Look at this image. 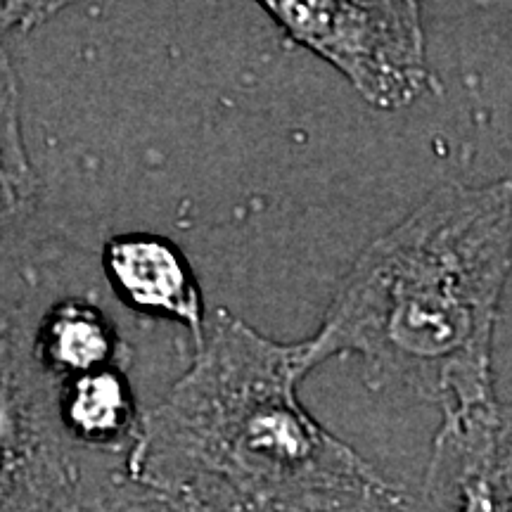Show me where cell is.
<instances>
[{"mask_svg":"<svg viewBox=\"0 0 512 512\" xmlns=\"http://www.w3.org/2000/svg\"><path fill=\"white\" fill-rule=\"evenodd\" d=\"M512 268V181L444 183L363 249L306 366L349 358L373 392L401 389L441 413L498 401L494 335Z\"/></svg>","mask_w":512,"mask_h":512,"instance_id":"6da1fadb","label":"cell"},{"mask_svg":"<svg viewBox=\"0 0 512 512\" xmlns=\"http://www.w3.org/2000/svg\"><path fill=\"white\" fill-rule=\"evenodd\" d=\"M304 342L219 309L190 368L143 413L128 475L209 512H325L394 489L299 401Z\"/></svg>","mask_w":512,"mask_h":512,"instance_id":"7a4b0ae2","label":"cell"},{"mask_svg":"<svg viewBox=\"0 0 512 512\" xmlns=\"http://www.w3.org/2000/svg\"><path fill=\"white\" fill-rule=\"evenodd\" d=\"M266 15L335 67L377 110H401L437 91L425 29L411 0H268Z\"/></svg>","mask_w":512,"mask_h":512,"instance_id":"3957f363","label":"cell"},{"mask_svg":"<svg viewBox=\"0 0 512 512\" xmlns=\"http://www.w3.org/2000/svg\"><path fill=\"white\" fill-rule=\"evenodd\" d=\"M91 458L57 425L55 382L31 358L29 325L0 311V512H62Z\"/></svg>","mask_w":512,"mask_h":512,"instance_id":"277c9868","label":"cell"},{"mask_svg":"<svg viewBox=\"0 0 512 512\" xmlns=\"http://www.w3.org/2000/svg\"><path fill=\"white\" fill-rule=\"evenodd\" d=\"M413 512H512V403L444 415Z\"/></svg>","mask_w":512,"mask_h":512,"instance_id":"5b68a950","label":"cell"},{"mask_svg":"<svg viewBox=\"0 0 512 512\" xmlns=\"http://www.w3.org/2000/svg\"><path fill=\"white\" fill-rule=\"evenodd\" d=\"M100 266L126 309L178 323L200 347L207 306L190 261L174 242L155 233L114 235L102 245Z\"/></svg>","mask_w":512,"mask_h":512,"instance_id":"8992f818","label":"cell"},{"mask_svg":"<svg viewBox=\"0 0 512 512\" xmlns=\"http://www.w3.org/2000/svg\"><path fill=\"white\" fill-rule=\"evenodd\" d=\"M31 358L55 384L98 370L131 366L133 354L117 323L86 297L50 304L29 328Z\"/></svg>","mask_w":512,"mask_h":512,"instance_id":"52a82bcc","label":"cell"},{"mask_svg":"<svg viewBox=\"0 0 512 512\" xmlns=\"http://www.w3.org/2000/svg\"><path fill=\"white\" fill-rule=\"evenodd\" d=\"M55 415L69 444L102 458H126L143 422L136 392L121 368L57 382Z\"/></svg>","mask_w":512,"mask_h":512,"instance_id":"ba28073f","label":"cell"},{"mask_svg":"<svg viewBox=\"0 0 512 512\" xmlns=\"http://www.w3.org/2000/svg\"><path fill=\"white\" fill-rule=\"evenodd\" d=\"M38 200V176L22 131L15 64L0 41V230L31 214Z\"/></svg>","mask_w":512,"mask_h":512,"instance_id":"9c48e42d","label":"cell"},{"mask_svg":"<svg viewBox=\"0 0 512 512\" xmlns=\"http://www.w3.org/2000/svg\"><path fill=\"white\" fill-rule=\"evenodd\" d=\"M102 458L88 460L74 496L62 512H209L188 496L128 475L124 463L102 467Z\"/></svg>","mask_w":512,"mask_h":512,"instance_id":"30bf717a","label":"cell"},{"mask_svg":"<svg viewBox=\"0 0 512 512\" xmlns=\"http://www.w3.org/2000/svg\"><path fill=\"white\" fill-rule=\"evenodd\" d=\"M60 8L62 5L55 3H0V41H5L10 31L36 27Z\"/></svg>","mask_w":512,"mask_h":512,"instance_id":"8fae6325","label":"cell"},{"mask_svg":"<svg viewBox=\"0 0 512 512\" xmlns=\"http://www.w3.org/2000/svg\"><path fill=\"white\" fill-rule=\"evenodd\" d=\"M325 512H413V501L403 494L399 486H394V489L384 491V494L361 498L356 503L339 505V508Z\"/></svg>","mask_w":512,"mask_h":512,"instance_id":"7c38bea8","label":"cell"}]
</instances>
